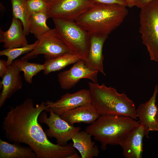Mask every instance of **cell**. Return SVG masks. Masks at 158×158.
Wrapping results in <instances>:
<instances>
[{
	"label": "cell",
	"mask_w": 158,
	"mask_h": 158,
	"mask_svg": "<svg viewBox=\"0 0 158 158\" xmlns=\"http://www.w3.org/2000/svg\"><path fill=\"white\" fill-rule=\"evenodd\" d=\"M44 111L49 109L42 102L34 105L31 98L10 108L3 118L2 127L8 140L24 143L35 153L37 158H67L76 152L73 144L61 146L51 142L39 123L38 118Z\"/></svg>",
	"instance_id": "obj_1"
},
{
	"label": "cell",
	"mask_w": 158,
	"mask_h": 158,
	"mask_svg": "<svg viewBox=\"0 0 158 158\" xmlns=\"http://www.w3.org/2000/svg\"><path fill=\"white\" fill-rule=\"evenodd\" d=\"M126 7L119 4H94L75 21L90 34L108 35L127 16Z\"/></svg>",
	"instance_id": "obj_2"
},
{
	"label": "cell",
	"mask_w": 158,
	"mask_h": 158,
	"mask_svg": "<svg viewBox=\"0 0 158 158\" xmlns=\"http://www.w3.org/2000/svg\"><path fill=\"white\" fill-rule=\"evenodd\" d=\"M91 103L100 116H125L136 119L134 103L124 93H118L111 87L90 82L88 83Z\"/></svg>",
	"instance_id": "obj_3"
},
{
	"label": "cell",
	"mask_w": 158,
	"mask_h": 158,
	"mask_svg": "<svg viewBox=\"0 0 158 158\" xmlns=\"http://www.w3.org/2000/svg\"><path fill=\"white\" fill-rule=\"evenodd\" d=\"M139 123V121L127 116L102 115L85 130L101 143V150L105 151L108 145L120 146L127 133Z\"/></svg>",
	"instance_id": "obj_4"
},
{
	"label": "cell",
	"mask_w": 158,
	"mask_h": 158,
	"mask_svg": "<svg viewBox=\"0 0 158 158\" xmlns=\"http://www.w3.org/2000/svg\"><path fill=\"white\" fill-rule=\"evenodd\" d=\"M52 19L55 28L70 53L86 62L89 49L90 34L75 21Z\"/></svg>",
	"instance_id": "obj_5"
},
{
	"label": "cell",
	"mask_w": 158,
	"mask_h": 158,
	"mask_svg": "<svg viewBox=\"0 0 158 158\" xmlns=\"http://www.w3.org/2000/svg\"><path fill=\"white\" fill-rule=\"evenodd\" d=\"M139 32L151 60L158 62V0L152 1L140 8Z\"/></svg>",
	"instance_id": "obj_6"
},
{
	"label": "cell",
	"mask_w": 158,
	"mask_h": 158,
	"mask_svg": "<svg viewBox=\"0 0 158 158\" xmlns=\"http://www.w3.org/2000/svg\"><path fill=\"white\" fill-rule=\"evenodd\" d=\"M38 42L35 48L21 59L28 61L43 54L46 59H51L70 53L56 28L50 29L37 38Z\"/></svg>",
	"instance_id": "obj_7"
},
{
	"label": "cell",
	"mask_w": 158,
	"mask_h": 158,
	"mask_svg": "<svg viewBox=\"0 0 158 158\" xmlns=\"http://www.w3.org/2000/svg\"><path fill=\"white\" fill-rule=\"evenodd\" d=\"M49 112V117L46 111L42 112L38 118L39 122L48 127V129L45 131L47 137L55 138L57 144L60 145H67L75 135L80 131L81 128L70 124L51 110Z\"/></svg>",
	"instance_id": "obj_8"
},
{
	"label": "cell",
	"mask_w": 158,
	"mask_h": 158,
	"mask_svg": "<svg viewBox=\"0 0 158 158\" xmlns=\"http://www.w3.org/2000/svg\"><path fill=\"white\" fill-rule=\"evenodd\" d=\"M48 18L75 21L94 4L90 0H47Z\"/></svg>",
	"instance_id": "obj_9"
},
{
	"label": "cell",
	"mask_w": 158,
	"mask_h": 158,
	"mask_svg": "<svg viewBox=\"0 0 158 158\" xmlns=\"http://www.w3.org/2000/svg\"><path fill=\"white\" fill-rule=\"evenodd\" d=\"M98 72L90 69L85 61L80 59L69 69L59 73L57 75V79L61 89L68 90L83 78L89 79L94 83H98Z\"/></svg>",
	"instance_id": "obj_10"
},
{
	"label": "cell",
	"mask_w": 158,
	"mask_h": 158,
	"mask_svg": "<svg viewBox=\"0 0 158 158\" xmlns=\"http://www.w3.org/2000/svg\"><path fill=\"white\" fill-rule=\"evenodd\" d=\"M91 97L89 90L82 89L73 93H66L60 99L54 102L48 101L45 104L49 110L61 116L66 112L90 103Z\"/></svg>",
	"instance_id": "obj_11"
},
{
	"label": "cell",
	"mask_w": 158,
	"mask_h": 158,
	"mask_svg": "<svg viewBox=\"0 0 158 158\" xmlns=\"http://www.w3.org/2000/svg\"><path fill=\"white\" fill-rule=\"evenodd\" d=\"M148 138L145 128L140 123L126 135L120 145L126 158H142L143 151V139Z\"/></svg>",
	"instance_id": "obj_12"
},
{
	"label": "cell",
	"mask_w": 158,
	"mask_h": 158,
	"mask_svg": "<svg viewBox=\"0 0 158 158\" xmlns=\"http://www.w3.org/2000/svg\"><path fill=\"white\" fill-rule=\"evenodd\" d=\"M158 92V85H156L153 93L149 100L140 104L136 109L140 123L145 126L148 136L150 131H157L156 116L158 108L156 103Z\"/></svg>",
	"instance_id": "obj_13"
},
{
	"label": "cell",
	"mask_w": 158,
	"mask_h": 158,
	"mask_svg": "<svg viewBox=\"0 0 158 158\" xmlns=\"http://www.w3.org/2000/svg\"><path fill=\"white\" fill-rule=\"evenodd\" d=\"M8 66L7 72L0 81V86L2 88L0 94V108L7 99L23 86L20 71L18 68L13 62Z\"/></svg>",
	"instance_id": "obj_14"
},
{
	"label": "cell",
	"mask_w": 158,
	"mask_h": 158,
	"mask_svg": "<svg viewBox=\"0 0 158 158\" xmlns=\"http://www.w3.org/2000/svg\"><path fill=\"white\" fill-rule=\"evenodd\" d=\"M23 24L19 20L13 17L10 26L6 31L0 29V42L5 49L18 47L25 46L28 42Z\"/></svg>",
	"instance_id": "obj_15"
},
{
	"label": "cell",
	"mask_w": 158,
	"mask_h": 158,
	"mask_svg": "<svg viewBox=\"0 0 158 158\" xmlns=\"http://www.w3.org/2000/svg\"><path fill=\"white\" fill-rule=\"evenodd\" d=\"M108 35L91 34L90 44L86 65L91 69L98 71L106 75L103 61V47Z\"/></svg>",
	"instance_id": "obj_16"
},
{
	"label": "cell",
	"mask_w": 158,
	"mask_h": 158,
	"mask_svg": "<svg viewBox=\"0 0 158 158\" xmlns=\"http://www.w3.org/2000/svg\"><path fill=\"white\" fill-rule=\"evenodd\" d=\"M100 116L91 102L68 110L60 116L70 124L84 123L91 124Z\"/></svg>",
	"instance_id": "obj_17"
},
{
	"label": "cell",
	"mask_w": 158,
	"mask_h": 158,
	"mask_svg": "<svg viewBox=\"0 0 158 158\" xmlns=\"http://www.w3.org/2000/svg\"><path fill=\"white\" fill-rule=\"evenodd\" d=\"M92 136L85 131H79L72 138L73 147L80 153L81 158H92L98 156L99 151Z\"/></svg>",
	"instance_id": "obj_18"
},
{
	"label": "cell",
	"mask_w": 158,
	"mask_h": 158,
	"mask_svg": "<svg viewBox=\"0 0 158 158\" xmlns=\"http://www.w3.org/2000/svg\"><path fill=\"white\" fill-rule=\"evenodd\" d=\"M20 143H10L0 140V158H37L35 153L30 147L20 145Z\"/></svg>",
	"instance_id": "obj_19"
},
{
	"label": "cell",
	"mask_w": 158,
	"mask_h": 158,
	"mask_svg": "<svg viewBox=\"0 0 158 158\" xmlns=\"http://www.w3.org/2000/svg\"><path fill=\"white\" fill-rule=\"evenodd\" d=\"M80 59L78 56L71 53L56 58L46 59L44 63L45 68L43 71L44 73L47 75L51 72L60 71L75 63Z\"/></svg>",
	"instance_id": "obj_20"
},
{
	"label": "cell",
	"mask_w": 158,
	"mask_h": 158,
	"mask_svg": "<svg viewBox=\"0 0 158 158\" xmlns=\"http://www.w3.org/2000/svg\"><path fill=\"white\" fill-rule=\"evenodd\" d=\"M48 18L47 12L38 13L30 15L29 19L30 32L37 38L49 30L50 29L47 24Z\"/></svg>",
	"instance_id": "obj_21"
},
{
	"label": "cell",
	"mask_w": 158,
	"mask_h": 158,
	"mask_svg": "<svg viewBox=\"0 0 158 158\" xmlns=\"http://www.w3.org/2000/svg\"><path fill=\"white\" fill-rule=\"evenodd\" d=\"M19 71L23 72L24 78L28 83H32L33 77L41 71H43L45 68V64L31 63L28 61L17 59L13 62Z\"/></svg>",
	"instance_id": "obj_22"
},
{
	"label": "cell",
	"mask_w": 158,
	"mask_h": 158,
	"mask_svg": "<svg viewBox=\"0 0 158 158\" xmlns=\"http://www.w3.org/2000/svg\"><path fill=\"white\" fill-rule=\"evenodd\" d=\"M27 0H11L13 17L21 21L26 35H28L30 33L29 30L30 16L27 9Z\"/></svg>",
	"instance_id": "obj_23"
},
{
	"label": "cell",
	"mask_w": 158,
	"mask_h": 158,
	"mask_svg": "<svg viewBox=\"0 0 158 158\" xmlns=\"http://www.w3.org/2000/svg\"><path fill=\"white\" fill-rule=\"evenodd\" d=\"M38 42L37 40L34 43L18 47L5 49L0 51V56H5L7 57L6 64L7 66L10 65L16 59L25 54L32 51Z\"/></svg>",
	"instance_id": "obj_24"
},
{
	"label": "cell",
	"mask_w": 158,
	"mask_h": 158,
	"mask_svg": "<svg viewBox=\"0 0 158 158\" xmlns=\"http://www.w3.org/2000/svg\"><path fill=\"white\" fill-rule=\"evenodd\" d=\"M26 7L29 16L35 13L47 12L48 1L47 0H27Z\"/></svg>",
	"instance_id": "obj_25"
},
{
	"label": "cell",
	"mask_w": 158,
	"mask_h": 158,
	"mask_svg": "<svg viewBox=\"0 0 158 158\" xmlns=\"http://www.w3.org/2000/svg\"><path fill=\"white\" fill-rule=\"evenodd\" d=\"M94 4H119L127 6L126 0H90Z\"/></svg>",
	"instance_id": "obj_26"
},
{
	"label": "cell",
	"mask_w": 158,
	"mask_h": 158,
	"mask_svg": "<svg viewBox=\"0 0 158 158\" xmlns=\"http://www.w3.org/2000/svg\"><path fill=\"white\" fill-rule=\"evenodd\" d=\"M8 66L6 64V61L0 60V77L2 78L7 72Z\"/></svg>",
	"instance_id": "obj_27"
},
{
	"label": "cell",
	"mask_w": 158,
	"mask_h": 158,
	"mask_svg": "<svg viewBox=\"0 0 158 158\" xmlns=\"http://www.w3.org/2000/svg\"><path fill=\"white\" fill-rule=\"evenodd\" d=\"M155 0H138L136 6L140 9L148 3Z\"/></svg>",
	"instance_id": "obj_28"
},
{
	"label": "cell",
	"mask_w": 158,
	"mask_h": 158,
	"mask_svg": "<svg viewBox=\"0 0 158 158\" xmlns=\"http://www.w3.org/2000/svg\"><path fill=\"white\" fill-rule=\"evenodd\" d=\"M127 6L131 8L136 6L138 0H126Z\"/></svg>",
	"instance_id": "obj_29"
},
{
	"label": "cell",
	"mask_w": 158,
	"mask_h": 158,
	"mask_svg": "<svg viewBox=\"0 0 158 158\" xmlns=\"http://www.w3.org/2000/svg\"><path fill=\"white\" fill-rule=\"evenodd\" d=\"M68 158H81V157L76 151L68 156Z\"/></svg>",
	"instance_id": "obj_30"
},
{
	"label": "cell",
	"mask_w": 158,
	"mask_h": 158,
	"mask_svg": "<svg viewBox=\"0 0 158 158\" xmlns=\"http://www.w3.org/2000/svg\"><path fill=\"white\" fill-rule=\"evenodd\" d=\"M156 121L157 124V131H158V108L157 109L156 116Z\"/></svg>",
	"instance_id": "obj_31"
}]
</instances>
